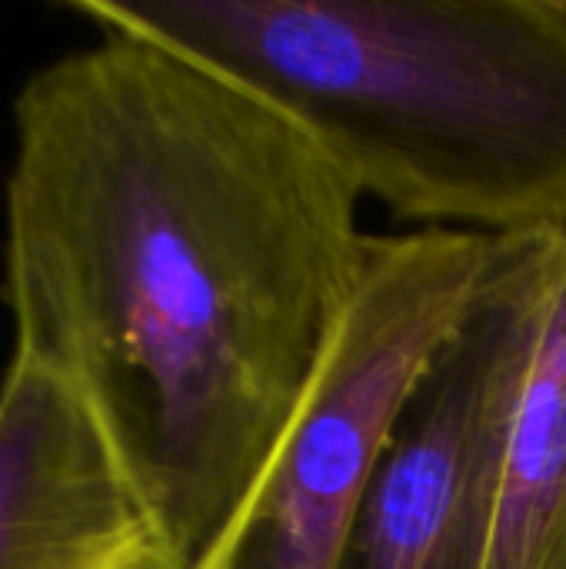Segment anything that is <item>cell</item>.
Returning a JSON list of instances; mask_svg holds the SVG:
<instances>
[{
  "label": "cell",
  "instance_id": "cell-2",
  "mask_svg": "<svg viewBox=\"0 0 566 569\" xmlns=\"http://www.w3.org/2000/svg\"><path fill=\"white\" fill-rule=\"evenodd\" d=\"M277 103L420 230H566V0H70Z\"/></svg>",
  "mask_w": 566,
  "mask_h": 569
},
{
  "label": "cell",
  "instance_id": "cell-6",
  "mask_svg": "<svg viewBox=\"0 0 566 569\" xmlns=\"http://www.w3.org/2000/svg\"><path fill=\"white\" fill-rule=\"evenodd\" d=\"M487 569H566V230L510 427Z\"/></svg>",
  "mask_w": 566,
  "mask_h": 569
},
{
  "label": "cell",
  "instance_id": "cell-3",
  "mask_svg": "<svg viewBox=\"0 0 566 569\" xmlns=\"http://www.w3.org/2000/svg\"><path fill=\"white\" fill-rule=\"evenodd\" d=\"M497 240L420 227L367 240L357 297L300 410L193 569H340L394 423L467 317Z\"/></svg>",
  "mask_w": 566,
  "mask_h": 569
},
{
  "label": "cell",
  "instance_id": "cell-4",
  "mask_svg": "<svg viewBox=\"0 0 566 569\" xmlns=\"http://www.w3.org/2000/svg\"><path fill=\"white\" fill-rule=\"evenodd\" d=\"M560 233L500 237L460 327L414 387L340 569H487L520 387Z\"/></svg>",
  "mask_w": 566,
  "mask_h": 569
},
{
  "label": "cell",
  "instance_id": "cell-5",
  "mask_svg": "<svg viewBox=\"0 0 566 569\" xmlns=\"http://www.w3.org/2000/svg\"><path fill=\"white\" fill-rule=\"evenodd\" d=\"M0 569H163L97 413L23 350L0 383Z\"/></svg>",
  "mask_w": 566,
  "mask_h": 569
},
{
  "label": "cell",
  "instance_id": "cell-1",
  "mask_svg": "<svg viewBox=\"0 0 566 569\" xmlns=\"http://www.w3.org/2000/svg\"><path fill=\"white\" fill-rule=\"evenodd\" d=\"M360 197L277 103L127 33L13 100V350L67 377L193 569L300 410L360 287Z\"/></svg>",
  "mask_w": 566,
  "mask_h": 569
}]
</instances>
